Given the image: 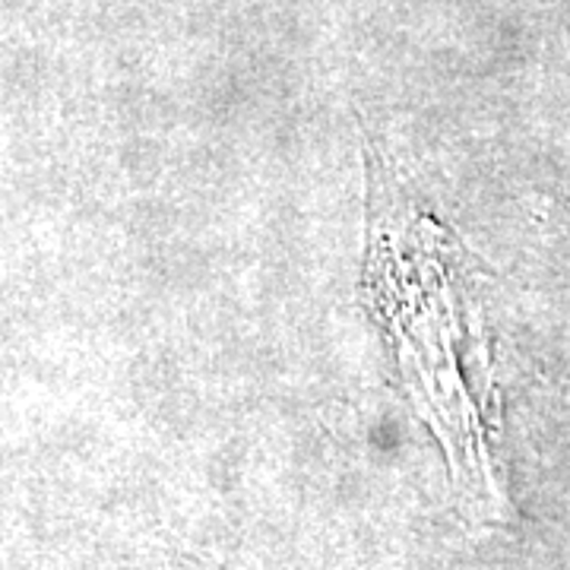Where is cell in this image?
Instances as JSON below:
<instances>
[{
  "instance_id": "1",
  "label": "cell",
  "mask_w": 570,
  "mask_h": 570,
  "mask_svg": "<svg viewBox=\"0 0 570 570\" xmlns=\"http://www.w3.org/2000/svg\"><path fill=\"white\" fill-rule=\"evenodd\" d=\"M365 285L387 324L412 403L448 453L463 501L498 508L491 475V371L466 266L448 232L425 216L371 213Z\"/></svg>"
}]
</instances>
